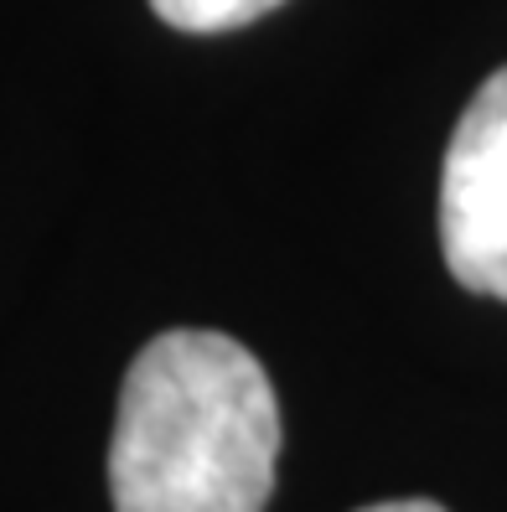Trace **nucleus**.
<instances>
[{"mask_svg": "<svg viewBox=\"0 0 507 512\" xmlns=\"http://www.w3.org/2000/svg\"><path fill=\"white\" fill-rule=\"evenodd\" d=\"M280 399L223 331H161L119 388L114 512H264L280 471Z\"/></svg>", "mask_w": 507, "mask_h": 512, "instance_id": "1", "label": "nucleus"}, {"mask_svg": "<svg viewBox=\"0 0 507 512\" xmlns=\"http://www.w3.org/2000/svg\"><path fill=\"white\" fill-rule=\"evenodd\" d=\"M440 249L471 295L507 300V68L471 94L445 150Z\"/></svg>", "mask_w": 507, "mask_h": 512, "instance_id": "2", "label": "nucleus"}, {"mask_svg": "<svg viewBox=\"0 0 507 512\" xmlns=\"http://www.w3.org/2000/svg\"><path fill=\"white\" fill-rule=\"evenodd\" d=\"M151 6L176 32H233V26L259 21L285 0H151Z\"/></svg>", "mask_w": 507, "mask_h": 512, "instance_id": "3", "label": "nucleus"}, {"mask_svg": "<svg viewBox=\"0 0 507 512\" xmlns=\"http://www.w3.org/2000/svg\"><path fill=\"white\" fill-rule=\"evenodd\" d=\"M357 512H445V507L425 502V497H404V502H373V507H357Z\"/></svg>", "mask_w": 507, "mask_h": 512, "instance_id": "4", "label": "nucleus"}]
</instances>
